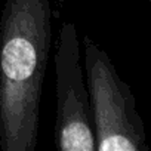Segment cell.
Masks as SVG:
<instances>
[{
	"label": "cell",
	"instance_id": "3",
	"mask_svg": "<svg viewBox=\"0 0 151 151\" xmlns=\"http://www.w3.org/2000/svg\"><path fill=\"white\" fill-rule=\"evenodd\" d=\"M80 42L71 21L59 30L56 67L55 147L61 151H93L96 141L91 117L89 92L80 62Z\"/></svg>",
	"mask_w": 151,
	"mask_h": 151
},
{
	"label": "cell",
	"instance_id": "2",
	"mask_svg": "<svg viewBox=\"0 0 151 151\" xmlns=\"http://www.w3.org/2000/svg\"><path fill=\"white\" fill-rule=\"evenodd\" d=\"M83 45L96 150L148 151L145 127L129 85L120 79L107 52L88 36L83 37Z\"/></svg>",
	"mask_w": 151,
	"mask_h": 151
},
{
	"label": "cell",
	"instance_id": "1",
	"mask_svg": "<svg viewBox=\"0 0 151 151\" xmlns=\"http://www.w3.org/2000/svg\"><path fill=\"white\" fill-rule=\"evenodd\" d=\"M49 0H6L0 19V148L34 151L52 39Z\"/></svg>",
	"mask_w": 151,
	"mask_h": 151
},
{
	"label": "cell",
	"instance_id": "4",
	"mask_svg": "<svg viewBox=\"0 0 151 151\" xmlns=\"http://www.w3.org/2000/svg\"><path fill=\"white\" fill-rule=\"evenodd\" d=\"M150 3H151V0H150Z\"/></svg>",
	"mask_w": 151,
	"mask_h": 151
}]
</instances>
